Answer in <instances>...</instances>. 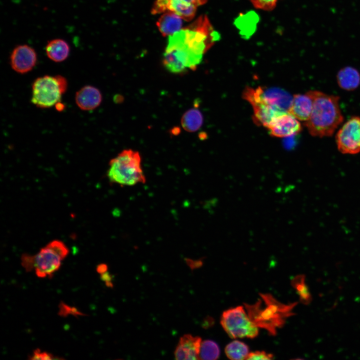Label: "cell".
<instances>
[{
  "label": "cell",
  "instance_id": "9c48e42d",
  "mask_svg": "<svg viewBox=\"0 0 360 360\" xmlns=\"http://www.w3.org/2000/svg\"><path fill=\"white\" fill-rule=\"evenodd\" d=\"M266 128L270 136L277 138L296 135L302 129L299 120L289 112L283 113L275 117Z\"/></svg>",
  "mask_w": 360,
  "mask_h": 360
},
{
  "label": "cell",
  "instance_id": "f1b7e54d",
  "mask_svg": "<svg viewBox=\"0 0 360 360\" xmlns=\"http://www.w3.org/2000/svg\"><path fill=\"white\" fill-rule=\"evenodd\" d=\"M108 270V266L106 264H100L96 267V272L100 274L106 272Z\"/></svg>",
  "mask_w": 360,
  "mask_h": 360
},
{
  "label": "cell",
  "instance_id": "7a4b0ae2",
  "mask_svg": "<svg viewBox=\"0 0 360 360\" xmlns=\"http://www.w3.org/2000/svg\"><path fill=\"white\" fill-rule=\"evenodd\" d=\"M68 252V247L62 241L54 240L36 254H23L21 264L26 272L34 270L38 278H52Z\"/></svg>",
  "mask_w": 360,
  "mask_h": 360
},
{
  "label": "cell",
  "instance_id": "e0dca14e",
  "mask_svg": "<svg viewBox=\"0 0 360 360\" xmlns=\"http://www.w3.org/2000/svg\"><path fill=\"white\" fill-rule=\"evenodd\" d=\"M336 80L341 88L352 91L356 90L360 84V74L354 68L345 67L337 74Z\"/></svg>",
  "mask_w": 360,
  "mask_h": 360
},
{
  "label": "cell",
  "instance_id": "9a60e30c",
  "mask_svg": "<svg viewBox=\"0 0 360 360\" xmlns=\"http://www.w3.org/2000/svg\"><path fill=\"white\" fill-rule=\"evenodd\" d=\"M182 18L172 12H166L159 18L156 26L164 36H170L181 30Z\"/></svg>",
  "mask_w": 360,
  "mask_h": 360
},
{
  "label": "cell",
  "instance_id": "ffe728a7",
  "mask_svg": "<svg viewBox=\"0 0 360 360\" xmlns=\"http://www.w3.org/2000/svg\"><path fill=\"white\" fill-rule=\"evenodd\" d=\"M225 352L230 359L238 360H246L250 353L248 346L238 340L228 344L225 348Z\"/></svg>",
  "mask_w": 360,
  "mask_h": 360
},
{
  "label": "cell",
  "instance_id": "52a82bcc",
  "mask_svg": "<svg viewBox=\"0 0 360 360\" xmlns=\"http://www.w3.org/2000/svg\"><path fill=\"white\" fill-rule=\"evenodd\" d=\"M242 96L252 105L254 112L252 119L258 125L266 128L275 117L283 114L262 99L258 87L253 88L248 86L245 88Z\"/></svg>",
  "mask_w": 360,
  "mask_h": 360
},
{
  "label": "cell",
  "instance_id": "ac0fdd59",
  "mask_svg": "<svg viewBox=\"0 0 360 360\" xmlns=\"http://www.w3.org/2000/svg\"><path fill=\"white\" fill-rule=\"evenodd\" d=\"M258 20L255 12H250L240 14L235 20V24L240 34L244 38H248L256 31Z\"/></svg>",
  "mask_w": 360,
  "mask_h": 360
},
{
  "label": "cell",
  "instance_id": "d6986e66",
  "mask_svg": "<svg viewBox=\"0 0 360 360\" xmlns=\"http://www.w3.org/2000/svg\"><path fill=\"white\" fill-rule=\"evenodd\" d=\"M203 121L202 112L198 109L194 108L184 113L181 118V124L186 132H195L202 126Z\"/></svg>",
  "mask_w": 360,
  "mask_h": 360
},
{
  "label": "cell",
  "instance_id": "5bb4252c",
  "mask_svg": "<svg viewBox=\"0 0 360 360\" xmlns=\"http://www.w3.org/2000/svg\"><path fill=\"white\" fill-rule=\"evenodd\" d=\"M313 106V100L308 92L304 94L294 95L288 112L300 121L306 122L310 118Z\"/></svg>",
  "mask_w": 360,
  "mask_h": 360
},
{
  "label": "cell",
  "instance_id": "ba28073f",
  "mask_svg": "<svg viewBox=\"0 0 360 360\" xmlns=\"http://www.w3.org/2000/svg\"><path fill=\"white\" fill-rule=\"evenodd\" d=\"M38 56L34 49L27 44L16 46L10 57V65L18 73L24 74L31 71L36 64Z\"/></svg>",
  "mask_w": 360,
  "mask_h": 360
},
{
  "label": "cell",
  "instance_id": "2e32d148",
  "mask_svg": "<svg viewBox=\"0 0 360 360\" xmlns=\"http://www.w3.org/2000/svg\"><path fill=\"white\" fill-rule=\"evenodd\" d=\"M47 56L53 62H60L69 56L70 46L66 41L62 38H54L48 42L45 47Z\"/></svg>",
  "mask_w": 360,
  "mask_h": 360
},
{
  "label": "cell",
  "instance_id": "6da1fadb",
  "mask_svg": "<svg viewBox=\"0 0 360 360\" xmlns=\"http://www.w3.org/2000/svg\"><path fill=\"white\" fill-rule=\"evenodd\" d=\"M308 92L312 98L313 106L310 117L304 122V126L313 136H332L344 120L339 106L340 98L318 90Z\"/></svg>",
  "mask_w": 360,
  "mask_h": 360
},
{
  "label": "cell",
  "instance_id": "484cf974",
  "mask_svg": "<svg viewBox=\"0 0 360 360\" xmlns=\"http://www.w3.org/2000/svg\"><path fill=\"white\" fill-rule=\"evenodd\" d=\"M100 278L104 282L107 287H113V283L112 282L113 276L109 272L107 271L104 273L100 274Z\"/></svg>",
  "mask_w": 360,
  "mask_h": 360
},
{
  "label": "cell",
  "instance_id": "44dd1931",
  "mask_svg": "<svg viewBox=\"0 0 360 360\" xmlns=\"http://www.w3.org/2000/svg\"><path fill=\"white\" fill-rule=\"evenodd\" d=\"M220 350L218 344L211 340L202 342L199 360H216L220 356Z\"/></svg>",
  "mask_w": 360,
  "mask_h": 360
},
{
  "label": "cell",
  "instance_id": "8992f818",
  "mask_svg": "<svg viewBox=\"0 0 360 360\" xmlns=\"http://www.w3.org/2000/svg\"><path fill=\"white\" fill-rule=\"evenodd\" d=\"M338 150L344 154L360 152V117L353 116L346 122L336 136Z\"/></svg>",
  "mask_w": 360,
  "mask_h": 360
},
{
  "label": "cell",
  "instance_id": "277c9868",
  "mask_svg": "<svg viewBox=\"0 0 360 360\" xmlns=\"http://www.w3.org/2000/svg\"><path fill=\"white\" fill-rule=\"evenodd\" d=\"M67 88L66 80L60 75L39 77L32 85V102L40 108H51L60 102Z\"/></svg>",
  "mask_w": 360,
  "mask_h": 360
},
{
  "label": "cell",
  "instance_id": "30bf717a",
  "mask_svg": "<svg viewBox=\"0 0 360 360\" xmlns=\"http://www.w3.org/2000/svg\"><path fill=\"white\" fill-rule=\"evenodd\" d=\"M262 100L280 112H288L293 96L282 88L258 86Z\"/></svg>",
  "mask_w": 360,
  "mask_h": 360
},
{
  "label": "cell",
  "instance_id": "d4e9b609",
  "mask_svg": "<svg viewBox=\"0 0 360 360\" xmlns=\"http://www.w3.org/2000/svg\"><path fill=\"white\" fill-rule=\"evenodd\" d=\"M273 355L264 351H256L249 353L246 360H272Z\"/></svg>",
  "mask_w": 360,
  "mask_h": 360
},
{
  "label": "cell",
  "instance_id": "8fae6325",
  "mask_svg": "<svg viewBox=\"0 0 360 360\" xmlns=\"http://www.w3.org/2000/svg\"><path fill=\"white\" fill-rule=\"evenodd\" d=\"M197 7L180 0H156L152 13L158 14L168 11L179 15L183 20L190 21L194 16Z\"/></svg>",
  "mask_w": 360,
  "mask_h": 360
},
{
  "label": "cell",
  "instance_id": "603a6c76",
  "mask_svg": "<svg viewBox=\"0 0 360 360\" xmlns=\"http://www.w3.org/2000/svg\"><path fill=\"white\" fill-rule=\"evenodd\" d=\"M58 314L64 317L68 315L75 316H84V314L78 310L76 308L70 306L63 302L60 304Z\"/></svg>",
  "mask_w": 360,
  "mask_h": 360
},
{
  "label": "cell",
  "instance_id": "5b68a950",
  "mask_svg": "<svg viewBox=\"0 0 360 360\" xmlns=\"http://www.w3.org/2000/svg\"><path fill=\"white\" fill-rule=\"evenodd\" d=\"M220 323L226 332L232 338H254L258 334L257 325L250 319L242 306L224 312Z\"/></svg>",
  "mask_w": 360,
  "mask_h": 360
},
{
  "label": "cell",
  "instance_id": "4316f807",
  "mask_svg": "<svg viewBox=\"0 0 360 360\" xmlns=\"http://www.w3.org/2000/svg\"><path fill=\"white\" fill-rule=\"evenodd\" d=\"M185 261L187 265L192 270L198 268L202 264V262L201 260H194L187 258H185Z\"/></svg>",
  "mask_w": 360,
  "mask_h": 360
},
{
  "label": "cell",
  "instance_id": "cb8c5ba5",
  "mask_svg": "<svg viewBox=\"0 0 360 360\" xmlns=\"http://www.w3.org/2000/svg\"><path fill=\"white\" fill-rule=\"evenodd\" d=\"M30 360H48L54 359H61L46 352L42 351L39 348L36 349L29 356Z\"/></svg>",
  "mask_w": 360,
  "mask_h": 360
},
{
  "label": "cell",
  "instance_id": "83f0119b",
  "mask_svg": "<svg viewBox=\"0 0 360 360\" xmlns=\"http://www.w3.org/2000/svg\"><path fill=\"white\" fill-rule=\"evenodd\" d=\"M190 4L198 7L206 4L208 0H180Z\"/></svg>",
  "mask_w": 360,
  "mask_h": 360
},
{
  "label": "cell",
  "instance_id": "7402d4cb",
  "mask_svg": "<svg viewBox=\"0 0 360 360\" xmlns=\"http://www.w3.org/2000/svg\"><path fill=\"white\" fill-rule=\"evenodd\" d=\"M256 8L266 11L274 9L279 0H249Z\"/></svg>",
  "mask_w": 360,
  "mask_h": 360
},
{
  "label": "cell",
  "instance_id": "3957f363",
  "mask_svg": "<svg viewBox=\"0 0 360 360\" xmlns=\"http://www.w3.org/2000/svg\"><path fill=\"white\" fill-rule=\"evenodd\" d=\"M107 176L112 183L122 186L144 184L146 178L139 152L131 149L122 151L110 160Z\"/></svg>",
  "mask_w": 360,
  "mask_h": 360
},
{
  "label": "cell",
  "instance_id": "7c38bea8",
  "mask_svg": "<svg viewBox=\"0 0 360 360\" xmlns=\"http://www.w3.org/2000/svg\"><path fill=\"white\" fill-rule=\"evenodd\" d=\"M200 336L185 334L180 338L174 352L175 359L199 360V354L202 344Z\"/></svg>",
  "mask_w": 360,
  "mask_h": 360
},
{
  "label": "cell",
  "instance_id": "4fadbf2b",
  "mask_svg": "<svg viewBox=\"0 0 360 360\" xmlns=\"http://www.w3.org/2000/svg\"><path fill=\"white\" fill-rule=\"evenodd\" d=\"M102 94L96 88L85 86L76 94L75 101L78 106L82 110L89 111L97 108L102 101Z\"/></svg>",
  "mask_w": 360,
  "mask_h": 360
}]
</instances>
